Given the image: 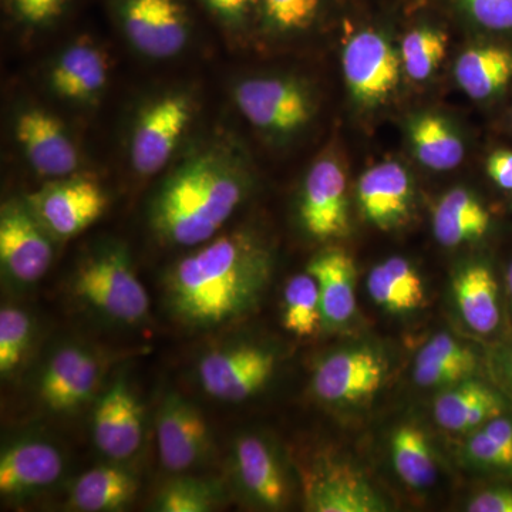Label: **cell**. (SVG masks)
Segmentation results:
<instances>
[{
	"mask_svg": "<svg viewBox=\"0 0 512 512\" xmlns=\"http://www.w3.org/2000/svg\"><path fill=\"white\" fill-rule=\"evenodd\" d=\"M271 275V251L252 232L238 229L175 262L165 275V301L187 328H220L255 308Z\"/></svg>",
	"mask_w": 512,
	"mask_h": 512,
	"instance_id": "obj_1",
	"label": "cell"
},
{
	"mask_svg": "<svg viewBox=\"0 0 512 512\" xmlns=\"http://www.w3.org/2000/svg\"><path fill=\"white\" fill-rule=\"evenodd\" d=\"M251 187V171L237 148L211 144L165 178L151 202V227L165 244L200 247L217 237Z\"/></svg>",
	"mask_w": 512,
	"mask_h": 512,
	"instance_id": "obj_2",
	"label": "cell"
},
{
	"mask_svg": "<svg viewBox=\"0 0 512 512\" xmlns=\"http://www.w3.org/2000/svg\"><path fill=\"white\" fill-rule=\"evenodd\" d=\"M73 291L94 311L126 325L143 322L150 309L146 288L120 245H104L83 258L74 274Z\"/></svg>",
	"mask_w": 512,
	"mask_h": 512,
	"instance_id": "obj_3",
	"label": "cell"
},
{
	"mask_svg": "<svg viewBox=\"0 0 512 512\" xmlns=\"http://www.w3.org/2000/svg\"><path fill=\"white\" fill-rule=\"evenodd\" d=\"M128 45L151 60L180 55L195 32L194 0H107Z\"/></svg>",
	"mask_w": 512,
	"mask_h": 512,
	"instance_id": "obj_4",
	"label": "cell"
},
{
	"mask_svg": "<svg viewBox=\"0 0 512 512\" xmlns=\"http://www.w3.org/2000/svg\"><path fill=\"white\" fill-rule=\"evenodd\" d=\"M234 100L244 119L262 133L288 137L308 126L315 113L309 87L289 76H255L235 86Z\"/></svg>",
	"mask_w": 512,
	"mask_h": 512,
	"instance_id": "obj_5",
	"label": "cell"
},
{
	"mask_svg": "<svg viewBox=\"0 0 512 512\" xmlns=\"http://www.w3.org/2000/svg\"><path fill=\"white\" fill-rule=\"evenodd\" d=\"M194 100L188 93H164L138 111L130 138L131 167L141 177L163 170L181 143L192 117Z\"/></svg>",
	"mask_w": 512,
	"mask_h": 512,
	"instance_id": "obj_6",
	"label": "cell"
},
{
	"mask_svg": "<svg viewBox=\"0 0 512 512\" xmlns=\"http://www.w3.org/2000/svg\"><path fill=\"white\" fill-rule=\"evenodd\" d=\"M276 356L255 345H232L201 357L197 375L202 390L221 402H244L271 380Z\"/></svg>",
	"mask_w": 512,
	"mask_h": 512,
	"instance_id": "obj_7",
	"label": "cell"
},
{
	"mask_svg": "<svg viewBox=\"0 0 512 512\" xmlns=\"http://www.w3.org/2000/svg\"><path fill=\"white\" fill-rule=\"evenodd\" d=\"M26 202L50 235L67 239L99 220L106 211L107 195L92 178L70 175L33 192Z\"/></svg>",
	"mask_w": 512,
	"mask_h": 512,
	"instance_id": "obj_8",
	"label": "cell"
},
{
	"mask_svg": "<svg viewBox=\"0 0 512 512\" xmlns=\"http://www.w3.org/2000/svg\"><path fill=\"white\" fill-rule=\"evenodd\" d=\"M49 232L30 210L28 202L10 201L0 212V262L16 284L42 279L53 261Z\"/></svg>",
	"mask_w": 512,
	"mask_h": 512,
	"instance_id": "obj_9",
	"label": "cell"
},
{
	"mask_svg": "<svg viewBox=\"0 0 512 512\" xmlns=\"http://www.w3.org/2000/svg\"><path fill=\"white\" fill-rule=\"evenodd\" d=\"M402 57L389 40L375 30H362L343 47V76L359 103H382L396 89Z\"/></svg>",
	"mask_w": 512,
	"mask_h": 512,
	"instance_id": "obj_10",
	"label": "cell"
},
{
	"mask_svg": "<svg viewBox=\"0 0 512 512\" xmlns=\"http://www.w3.org/2000/svg\"><path fill=\"white\" fill-rule=\"evenodd\" d=\"M346 174L338 160L323 157L316 161L303 184L301 221L311 237L342 238L349 232Z\"/></svg>",
	"mask_w": 512,
	"mask_h": 512,
	"instance_id": "obj_11",
	"label": "cell"
},
{
	"mask_svg": "<svg viewBox=\"0 0 512 512\" xmlns=\"http://www.w3.org/2000/svg\"><path fill=\"white\" fill-rule=\"evenodd\" d=\"M18 140L30 167L42 177H70L80 165L79 150L63 121L40 107H28L16 117Z\"/></svg>",
	"mask_w": 512,
	"mask_h": 512,
	"instance_id": "obj_12",
	"label": "cell"
},
{
	"mask_svg": "<svg viewBox=\"0 0 512 512\" xmlns=\"http://www.w3.org/2000/svg\"><path fill=\"white\" fill-rule=\"evenodd\" d=\"M386 372V363L375 350H340L316 367L313 392L323 402H363L379 392Z\"/></svg>",
	"mask_w": 512,
	"mask_h": 512,
	"instance_id": "obj_13",
	"label": "cell"
},
{
	"mask_svg": "<svg viewBox=\"0 0 512 512\" xmlns=\"http://www.w3.org/2000/svg\"><path fill=\"white\" fill-rule=\"evenodd\" d=\"M157 443L164 468L173 473L190 470L210 451L207 421L194 404L170 394L157 414Z\"/></svg>",
	"mask_w": 512,
	"mask_h": 512,
	"instance_id": "obj_14",
	"label": "cell"
},
{
	"mask_svg": "<svg viewBox=\"0 0 512 512\" xmlns=\"http://www.w3.org/2000/svg\"><path fill=\"white\" fill-rule=\"evenodd\" d=\"M93 437L101 453L116 461L133 457L143 443V407L123 379L101 396L94 410Z\"/></svg>",
	"mask_w": 512,
	"mask_h": 512,
	"instance_id": "obj_15",
	"label": "cell"
},
{
	"mask_svg": "<svg viewBox=\"0 0 512 512\" xmlns=\"http://www.w3.org/2000/svg\"><path fill=\"white\" fill-rule=\"evenodd\" d=\"M109 57L96 42L83 36L56 57L49 84L60 99L74 104H94L109 84Z\"/></svg>",
	"mask_w": 512,
	"mask_h": 512,
	"instance_id": "obj_16",
	"label": "cell"
},
{
	"mask_svg": "<svg viewBox=\"0 0 512 512\" xmlns=\"http://www.w3.org/2000/svg\"><path fill=\"white\" fill-rule=\"evenodd\" d=\"M357 198L370 224L389 231L409 217L413 202L412 178L396 161L373 165L357 184Z\"/></svg>",
	"mask_w": 512,
	"mask_h": 512,
	"instance_id": "obj_17",
	"label": "cell"
},
{
	"mask_svg": "<svg viewBox=\"0 0 512 512\" xmlns=\"http://www.w3.org/2000/svg\"><path fill=\"white\" fill-rule=\"evenodd\" d=\"M100 377L97 357L79 346H64L47 363L40 396L52 410L67 412L90 399Z\"/></svg>",
	"mask_w": 512,
	"mask_h": 512,
	"instance_id": "obj_18",
	"label": "cell"
},
{
	"mask_svg": "<svg viewBox=\"0 0 512 512\" xmlns=\"http://www.w3.org/2000/svg\"><path fill=\"white\" fill-rule=\"evenodd\" d=\"M305 500L315 512H377L383 501L359 471L348 464H333L305 478Z\"/></svg>",
	"mask_w": 512,
	"mask_h": 512,
	"instance_id": "obj_19",
	"label": "cell"
},
{
	"mask_svg": "<svg viewBox=\"0 0 512 512\" xmlns=\"http://www.w3.org/2000/svg\"><path fill=\"white\" fill-rule=\"evenodd\" d=\"M64 460L53 444L23 440L3 451L0 457V493L23 497L50 487L62 477Z\"/></svg>",
	"mask_w": 512,
	"mask_h": 512,
	"instance_id": "obj_20",
	"label": "cell"
},
{
	"mask_svg": "<svg viewBox=\"0 0 512 512\" xmlns=\"http://www.w3.org/2000/svg\"><path fill=\"white\" fill-rule=\"evenodd\" d=\"M318 284L322 325L330 328L348 323L356 311V269L352 256L342 249L320 252L309 262Z\"/></svg>",
	"mask_w": 512,
	"mask_h": 512,
	"instance_id": "obj_21",
	"label": "cell"
},
{
	"mask_svg": "<svg viewBox=\"0 0 512 512\" xmlns=\"http://www.w3.org/2000/svg\"><path fill=\"white\" fill-rule=\"evenodd\" d=\"M235 471L245 493L266 508L284 507L288 483L272 448L256 436L241 437L235 444Z\"/></svg>",
	"mask_w": 512,
	"mask_h": 512,
	"instance_id": "obj_22",
	"label": "cell"
},
{
	"mask_svg": "<svg viewBox=\"0 0 512 512\" xmlns=\"http://www.w3.org/2000/svg\"><path fill=\"white\" fill-rule=\"evenodd\" d=\"M503 402L484 384L470 379L454 384L434 402V419L448 431H470L500 417Z\"/></svg>",
	"mask_w": 512,
	"mask_h": 512,
	"instance_id": "obj_23",
	"label": "cell"
},
{
	"mask_svg": "<svg viewBox=\"0 0 512 512\" xmlns=\"http://www.w3.org/2000/svg\"><path fill=\"white\" fill-rule=\"evenodd\" d=\"M478 359L473 350L447 333H439L420 350L414 363V382L423 387L454 386L476 373Z\"/></svg>",
	"mask_w": 512,
	"mask_h": 512,
	"instance_id": "obj_24",
	"label": "cell"
},
{
	"mask_svg": "<svg viewBox=\"0 0 512 512\" xmlns=\"http://www.w3.org/2000/svg\"><path fill=\"white\" fill-rule=\"evenodd\" d=\"M490 221V214L470 191L456 188L448 191L434 210V237L444 247H458L483 237Z\"/></svg>",
	"mask_w": 512,
	"mask_h": 512,
	"instance_id": "obj_25",
	"label": "cell"
},
{
	"mask_svg": "<svg viewBox=\"0 0 512 512\" xmlns=\"http://www.w3.org/2000/svg\"><path fill=\"white\" fill-rule=\"evenodd\" d=\"M137 478L117 466H101L86 471L74 483L70 504L83 512L120 511L137 493Z\"/></svg>",
	"mask_w": 512,
	"mask_h": 512,
	"instance_id": "obj_26",
	"label": "cell"
},
{
	"mask_svg": "<svg viewBox=\"0 0 512 512\" xmlns=\"http://www.w3.org/2000/svg\"><path fill=\"white\" fill-rule=\"evenodd\" d=\"M367 291L380 308L392 313L416 311L424 303V286L407 259L393 256L367 276Z\"/></svg>",
	"mask_w": 512,
	"mask_h": 512,
	"instance_id": "obj_27",
	"label": "cell"
},
{
	"mask_svg": "<svg viewBox=\"0 0 512 512\" xmlns=\"http://www.w3.org/2000/svg\"><path fill=\"white\" fill-rule=\"evenodd\" d=\"M454 298L463 319L478 333H490L500 323L498 286L490 269L470 265L458 272L453 282Z\"/></svg>",
	"mask_w": 512,
	"mask_h": 512,
	"instance_id": "obj_28",
	"label": "cell"
},
{
	"mask_svg": "<svg viewBox=\"0 0 512 512\" xmlns=\"http://www.w3.org/2000/svg\"><path fill=\"white\" fill-rule=\"evenodd\" d=\"M456 79L471 99H488L512 79V52L497 46L468 49L457 59Z\"/></svg>",
	"mask_w": 512,
	"mask_h": 512,
	"instance_id": "obj_29",
	"label": "cell"
},
{
	"mask_svg": "<svg viewBox=\"0 0 512 512\" xmlns=\"http://www.w3.org/2000/svg\"><path fill=\"white\" fill-rule=\"evenodd\" d=\"M409 134L414 154L431 170H453L463 161V141L439 114H420L410 123Z\"/></svg>",
	"mask_w": 512,
	"mask_h": 512,
	"instance_id": "obj_30",
	"label": "cell"
},
{
	"mask_svg": "<svg viewBox=\"0 0 512 512\" xmlns=\"http://www.w3.org/2000/svg\"><path fill=\"white\" fill-rule=\"evenodd\" d=\"M392 458L397 476L412 488H426L437 476L436 460L424 431L412 424H403L394 431Z\"/></svg>",
	"mask_w": 512,
	"mask_h": 512,
	"instance_id": "obj_31",
	"label": "cell"
},
{
	"mask_svg": "<svg viewBox=\"0 0 512 512\" xmlns=\"http://www.w3.org/2000/svg\"><path fill=\"white\" fill-rule=\"evenodd\" d=\"M284 326L298 338H309L322 326L318 284L308 271L292 276L285 286Z\"/></svg>",
	"mask_w": 512,
	"mask_h": 512,
	"instance_id": "obj_32",
	"label": "cell"
},
{
	"mask_svg": "<svg viewBox=\"0 0 512 512\" xmlns=\"http://www.w3.org/2000/svg\"><path fill=\"white\" fill-rule=\"evenodd\" d=\"M326 0H259L258 26L278 36L299 35L318 23Z\"/></svg>",
	"mask_w": 512,
	"mask_h": 512,
	"instance_id": "obj_33",
	"label": "cell"
},
{
	"mask_svg": "<svg viewBox=\"0 0 512 512\" xmlns=\"http://www.w3.org/2000/svg\"><path fill=\"white\" fill-rule=\"evenodd\" d=\"M447 36L439 29L419 28L407 33L400 45L402 64L410 79H429L446 57Z\"/></svg>",
	"mask_w": 512,
	"mask_h": 512,
	"instance_id": "obj_34",
	"label": "cell"
},
{
	"mask_svg": "<svg viewBox=\"0 0 512 512\" xmlns=\"http://www.w3.org/2000/svg\"><path fill=\"white\" fill-rule=\"evenodd\" d=\"M474 463L498 470H512V421L495 417L485 423L467 443Z\"/></svg>",
	"mask_w": 512,
	"mask_h": 512,
	"instance_id": "obj_35",
	"label": "cell"
},
{
	"mask_svg": "<svg viewBox=\"0 0 512 512\" xmlns=\"http://www.w3.org/2000/svg\"><path fill=\"white\" fill-rule=\"evenodd\" d=\"M33 322L30 316L15 306L0 311V373L9 376L18 369L30 348Z\"/></svg>",
	"mask_w": 512,
	"mask_h": 512,
	"instance_id": "obj_36",
	"label": "cell"
},
{
	"mask_svg": "<svg viewBox=\"0 0 512 512\" xmlns=\"http://www.w3.org/2000/svg\"><path fill=\"white\" fill-rule=\"evenodd\" d=\"M214 485L197 478H175L158 494L156 510L161 512H207L217 503Z\"/></svg>",
	"mask_w": 512,
	"mask_h": 512,
	"instance_id": "obj_37",
	"label": "cell"
},
{
	"mask_svg": "<svg viewBox=\"0 0 512 512\" xmlns=\"http://www.w3.org/2000/svg\"><path fill=\"white\" fill-rule=\"evenodd\" d=\"M74 3L76 0H3V9L13 25L40 32L66 18Z\"/></svg>",
	"mask_w": 512,
	"mask_h": 512,
	"instance_id": "obj_38",
	"label": "cell"
},
{
	"mask_svg": "<svg viewBox=\"0 0 512 512\" xmlns=\"http://www.w3.org/2000/svg\"><path fill=\"white\" fill-rule=\"evenodd\" d=\"M222 33L239 36L258 25L259 0H194Z\"/></svg>",
	"mask_w": 512,
	"mask_h": 512,
	"instance_id": "obj_39",
	"label": "cell"
},
{
	"mask_svg": "<svg viewBox=\"0 0 512 512\" xmlns=\"http://www.w3.org/2000/svg\"><path fill=\"white\" fill-rule=\"evenodd\" d=\"M461 3L483 28L512 29V0H461Z\"/></svg>",
	"mask_w": 512,
	"mask_h": 512,
	"instance_id": "obj_40",
	"label": "cell"
},
{
	"mask_svg": "<svg viewBox=\"0 0 512 512\" xmlns=\"http://www.w3.org/2000/svg\"><path fill=\"white\" fill-rule=\"evenodd\" d=\"M470 512H512L511 488L483 491L467 505Z\"/></svg>",
	"mask_w": 512,
	"mask_h": 512,
	"instance_id": "obj_41",
	"label": "cell"
},
{
	"mask_svg": "<svg viewBox=\"0 0 512 512\" xmlns=\"http://www.w3.org/2000/svg\"><path fill=\"white\" fill-rule=\"evenodd\" d=\"M491 180L504 190H512V151L498 150L487 161Z\"/></svg>",
	"mask_w": 512,
	"mask_h": 512,
	"instance_id": "obj_42",
	"label": "cell"
},
{
	"mask_svg": "<svg viewBox=\"0 0 512 512\" xmlns=\"http://www.w3.org/2000/svg\"><path fill=\"white\" fill-rule=\"evenodd\" d=\"M507 282H508V288H510V292L512 295V264L510 266V269H508Z\"/></svg>",
	"mask_w": 512,
	"mask_h": 512,
	"instance_id": "obj_43",
	"label": "cell"
},
{
	"mask_svg": "<svg viewBox=\"0 0 512 512\" xmlns=\"http://www.w3.org/2000/svg\"><path fill=\"white\" fill-rule=\"evenodd\" d=\"M510 375H511V380H512V355L510 357Z\"/></svg>",
	"mask_w": 512,
	"mask_h": 512,
	"instance_id": "obj_44",
	"label": "cell"
}]
</instances>
